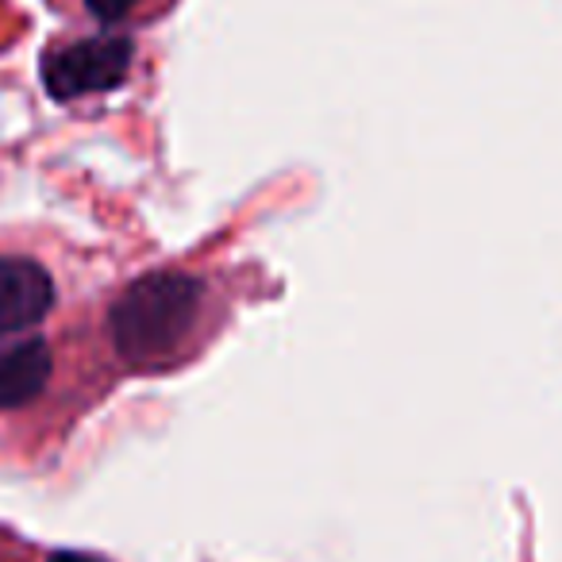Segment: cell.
Wrapping results in <instances>:
<instances>
[{
    "instance_id": "5b68a950",
    "label": "cell",
    "mask_w": 562,
    "mask_h": 562,
    "mask_svg": "<svg viewBox=\"0 0 562 562\" xmlns=\"http://www.w3.org/2000/svg\"><path fill=\"white\" fill-rule=\"evenodd\" d=\"M143 0H86V9L93 12L101 24H120V20L127 16V12L139 9Z\"/></svg>"
},
{
    "instance_id": "277c9868",
    "label": "cell",
    "mask_w": 562,
    "mask_h": 562,
    "mask_svg": "<svg viewBox=\"0 0 562 562\" xmlns=\"http://www.w3.org/2000/svg\"><path fill=\"white\" fill-rule=\"evenodd\" d=\"M50 347L43 339H24L0 351V413L35 401L50 382Z\"/></svg>"
},
{
    "instance_id": "7a4b0ae2",
    "label": "cell",
    "mask_w": 562,
    "mask_h": 562,
    "mask_svg": "<svg viewBox=\"0 0 562 562\" xmlns=\"http://www.w3.org/2000/svg\"><path fill=\"white\" fill-rule=\"evenodd\" d=\"M132 55L135 47L127 35H93V40L66 43L43 58V86L55 101L109 93V89L124 86Z\"/></svg>"
},
{
    "instance_id": "8992f818",
    "label": "cell",
    "mask_w": 562,
    "mask_h": 562,
    "mask_svg": "<svg viewBox=\"0 0 562 562\" xmlns=\"http://www.w3.org/2000/svg\"><path fill=\"white\" fill-rule=\"evenodd\" d=\"M50 562H101V559H89V554H74V551H63V554H55Z\"/></svg>"
},
{
    "instance_id": "6da1fadb",
    "label": "cell",
    "mask_w": 562,
    "mask_h": 562,
    "mask_svg": "<svg viewBox=\"0 0 562 562\" xmlns=\"http://www.w3.org/2000/svg\"><path fill=\"white\" fill-rule=\"evenodd\" d=\"M201 281L178 270L132 281L109 313L116 355L135 370H158L186 347L201 313Z\"/></svg>"
},
{
    "instance_id": "3957f363",
    "label": "cell",
    "mask_w": 562,
    "mask_h": 562,
    "mask_svg": "<svg viewBox=\"0 0 562 562\" xmlns=\"http://www.w3.org/2000/svg\"><path fill=\"white\" fill-rule=\"evenodd\" d=\"M55 305V281L32 258L0 255V336L35 328Z\"/></svg>"
}]
</instances>
